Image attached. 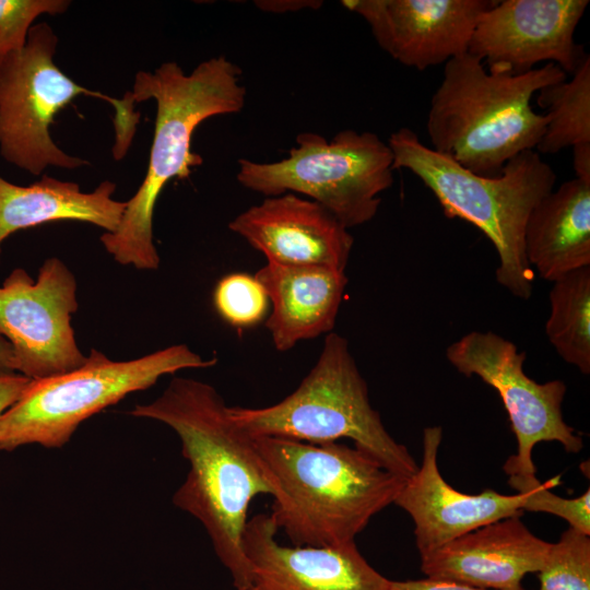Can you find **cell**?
I'll return each instance as SVG.
<instances>
[{
  "mask_svg": "<svg viewBox=\"0 0 590 590\" xmlns=\"http://www.w3.org/2000/svg\"><path fill=\"white\" fill-rule=\"evenodd\" d=\"M130 414L177 434L189 470L173 503L203 526L233 586L249 590L251 570L241 544L248 508L258 495H273L253 438L232 420L213 386L192 378H173L158 398Z\"/></svg>",
  "mask_w": 590,
  "mask_h": 590,
  "instance_id": "cell-1",
  "label": "cell"
},
{
  "mask_svg": "<svg viewBox=\"0 0 590 590\" xmlns=\"http://www.w3.org/2000/svg\"><path fill=\"white\" fill-rule=\"evenodd\" d=\"M240 76L241 70L224 56L199 63L189 74L173 61L135 74L129 94L133 103L154 99L156 118L144 179L126 202L116 231L101 236L115 261L140 270L158 268L153 238L156 201L169 180L185 179L191 167L202 164L191 151L197 127L211 117L243 110L247 93Z\"/></svg>",
  "mask_w": 590,
  "mask_h": 590,
  "instance_id": "cell-2",
  "label": "cell"
},
{
  "mask_svg": "<svg viewBox=\"0 0 590 590\" xmlns=\"http://www.w3.org/2000/svg\"><path fill=\"white\" fill-rule=\"evenodd\" d=\"M253 440L273 487L269 515L294 545L355 542L374 516L394 504L406 480L339 441Z\"/></svg>",
  "mask_w": 590,
  "mask_h": 590,
  "instance_id": "cell-3",
  "label": "cell"
},
{
  "mask_svg": "<svg viewBox=\"0 0 590 590\" xmlns=\"http://www.w3.org/2000/svg\"><path fill=\"white\" fill-rule=\"evenodd\" d=\"M566 78L550 62L515 74L486 70L469 52L450 59L430 99V148L474 174L498 176L510 160L536 149L545 132L547 117L533 110V95Z\"/></svg>",
  "mask_w": 590,
  "mask_h": 590,
  "instance_id": "cell-4",
  "label": "cell"
},
{
  "mask_svg": "<svg viewBox=\"0 0 590 590\" xmlns=\"http://www.w3.org/2000/svg\"><path fill=\"white\" fill-rule=\"evenodd\" d=\"M393 170L408 169L435 194L449 219L476 226L498 255L496 281L514 296L528 299L534 273L524 251L529 214L550 193L556 175L541 155L529 150L510 160L496 177H484L425 145L405 127L391 133Z\"/></svg>",
  "mask_w": 590,
  "mask_h": 590,
  "instance_id": "cell-5",
  "label": "cell"
},
{
  "mask_svg": "<svg viewBox=\"0 0 590 590\" xmlns=\"http://www.w3.org/2000/svg\"><path fill=\"white\" fill-rule=\"evenodd\" d=\"M232 420L249 436L280 437L311 444L349 438L384 468L404 479L418 464L386 429L371 406L367 384L349 341L326 335L321 352L299 386L283 400L264 408L228 406Z\"/></svg>",
  "mask_w": 590,
  "mask_h": 590,
  "instance_id": "cell-6",
  "label": "cell"
},
{
  "mask_svg": "<svg viewBox=\"0 0 590 590\" xmlns=\"http://www.w3.org/2000/svg\"><path fill=\"white\" fill-rule=\"evenodd\" d=\"M58 37L47 23L32 25L20 51L0 60V154L33 175L48 166L73 169L86 161L71 156L52 141L56 115L76 96L102 98L115 108L114 156H125L132 141L139 113L127 92L116 99L81 86L54 62Z\"/></svg>",
  "mask_w": 590,
  "mask_h": 590,
  "instance_id": "cell-7",
  "label": "cell"
},
{
  "mask_svg": "<svg viewBox=\"0 0 590 590\" xmlns=\"http://www.w3.org/2000/svg\"><path fill=\"white\" fill-rule=\"evenodd\" d=\"M185 344L131 361H113L92 349L79 368L31 380L20 399L0 417V450L25 445L60 448L80 424L126 396L145 390L164 375L214 366Z\"/></svg>",
  "mask_w": 590,
  "mask_h": 590,
  "instance_id": "cell-8",
  "label": "cell"
},
{
  "mask_svg": "<svg viewBox=\"0 0 590 590\" xmlns=\"http://www.w3.org/2000/svg\"><path fill=\"white\" fill-rule=\"evenodd\" d=\"M276 162L238 160L237 181L267 197L296 193L318 202L346 228L375 217L393 182V155L376 133L345 129L331 141L302 132Z\"/></svg>",
  "mask_w": 590,
  "mask_h": 590,
  "instance_id": "cell-9",
  "label": "cell"
},
{
  "mask_svg": "<svg viewBox=\"0 0 590 590\" xmlns=\"http://www.w3.org/2000/svg\"><path fill=\"white\" fill-rule=\"evenodd\" d=\"M526 357L511 341L492 331H471L446 349V358L458 373L477 376L504 403L517 440V452L504 464L508 475L535 474L532 451L541 441H557L568 453L583 446L563 417L565 382L531 379L523 370Z\"/></svg>",
  "mask_w": 590,
  "mask_h": 590,
  "instance_id": "cell-10",
  "label": "cell"
},
{
  "mask_svg": "<svg viewBox=\"0 0 590 590\" xmlns=\"http://www.w3.org/2000/svg\"><path fill=\"white\" fill-rule=\"evenodd\" d=\"M76 310V281L60 259H46L36 281L22 268L9 274L0 286V338L12 347L16 374L37 380L85 363L71 327Z\"/></svg>",
  "mask_w": 590,
  "mask_h": 590,
  "instance_id": "cell-11",
  "label": "cell"
},
{
  "mask_svg": "<svg viewBox=\"0 0 590 590\" xmlns=\"http://www.w3.org/2000/svg\"><path fill=\"white\" fill-rule=\"evenodd\" d=\"M588 0H503L480 17L468 52L489 71L524 73L550 61L574 73L588 55L575 31Z\"/></svg>",
  "mask_w": 590,
  "mask_h": 590,
  "instance_id": "cell-12",
  "label": "cell"
},
{
  "mask_svg": "<svg viewBox=\"0 0 590 590\" xmlns=\"http://www.w3.org/2000/svg\"><path fill=\"white\" fill-rule=\"evenodd\" d=\"M493 0H344L391 58L425 70L468 52L475 26Z\"/></svg>",
  "mask_w": 590,
  "mask_h": 590,
  "instance_id": "cell-13",
  "label": "cell"
},
{
  "mask_svg": "<svg viewBox=\"0 0 590 590\" xmlns=\"http://www.w3.org/2000/svg\"><path fill=\"white\" fill-rule=\"evenodd\" d=\"M270 515L247 520L243 550L251 570L249 590H389L390 580L355 542L332 546L282 545Z\"/></svg>",
  "mask_w": 590,
  "mask_h": 590,
  "instance_id": "cell-14",
  "label": "cell"
},
{
  "mask_svg": "<svg viewBox=\"0 0 590 590\" xmlns=\"http://www.w3.org/2000/svg\"><path fill=\"white\" fill-rule=\"evenodd\" d=\"M228 228L267 262L345 271L354 238L332 213L296 193L267 197L235 216Z\"/></svg>",
  "mask_w": 590,
  "mask_h": 590,
  "instance_id": "cell-15",
  "label": "cell"
},
{
  "mask_svg": "<svg viewBox=\"0 0 590 590\" xmlns=\"http://www.w3.org/2000/svg\"><path fill=\"white\" fill-rule=\"evenodd\" d=\"M441 439L440 426L424 428L422 463L394 500L414 522L420 555L494 521L520 516L526 500L524 493L505 495L486 488L465 494L450 486L438 468Z\"/></svg>",
  "mask_w": 590,
  "mask_h": 590,
  "instance_id": "cell-16",
  "label": "cell"
},
{
  "mask_svg": "<svg viewBox=\"0 0 590 590\" xmlns=\"http://www.w3.org/2000/svg\"><path fill=\"white\" fill-rule=\"evenodd\" d=\"M551 543L533 534L520 516L504 518L420 555L427 578L512 590L539 573Z\"/></svg>",
  "mask_w": 590,
  "mask_h": 590,
  "instance_id": "cell-17",
  "label": "cell"
},
{
  "mask_svg": "<svg viewBox=\"0 0 590 590\" xmlns=\"http://www.w3.org/2000/svg\"><path fill=\"white\" fill-rule=\"evenodd\" d=\"M255 275L268 294L266 328L278 351L333 330L349 282L345 271L267 262Z\"/></svg>",
  "mask_w": 590,
  "mask_h": 590,
  "instance_id": "cell-18",
  "label": "cell"
},
{
  "mask_svg": "<svg viewBox=\"0 0 590 590\" xmlns=\"http://www.w3.org/2000/svg\"><path fill=\"white\" fill-rule=\"evenodd\" d=\"M524 251L550 282L590 267V181L575 177L538 202L527 220Z\"/></svg>",
  "mask_w": 590,
  "mask_h": 590,
  "instance_id": "cell-19",
  "label": "cell"
},
{
  "mask_svg": "<svg viewBox=\"0 0 590 590\" xmlns=\"http://www.w3.org/2000/svg\"><path fill=\"white\" fill-rule=\"evenodd\" d=\"M115 190L109 180L92 192H82L78 184L47 175L30 186L0 176V251L9 235L49 222L81 221L115 232L126 209V202L113 199Z\"/></svg>",
  "mask_w": 590,
  "mask_h": 590,
  "instance_id": "cell-20",
  "label": "cell"
},
{
  "mask_svg": "<svg viewBox=\"0 0 590 590\" xmlns=\"http://www.w3.org/2000/svg\"><path fill=\"white\" fill-rule=\"evenodd\" d=\"M545 332L557 354L581 374H590V267L553 282Z\"/></svg>",
  "mask_w": 590,
  "mask_h": 590,
  "instance_id": "cell-21",
  "label": "cell"
},
{
  "mask_svg": "<svg viewBox=\"0 0 590 590\" xmlns=\"http://www.w3.org/2000/svg\"><path fill=\"white\" fill-rule=\"evenodd\" d=\"M570 80L548 85L536 102L547 109V125L536 152L555 154L566 148L590 144V57L587 56Z\"/></svg>",
  "mask_w": 590,
  "mask_h": 590,
  "instance_id": "cell-22",
  "label": "cell"
},
{
  "mask_svg": "<svg viewBox=\"0 0 590 590\" xmlns=\"http://www.w3.org/2000/svg\"><path fill=\"white\" fill-rule=\"evenodd\" d=\"M539 590H590V538L568 528L551 543L538 573Z\"/></svg>",
  "mask_w": 590,
  "mask_h": 590,
  "instance_id": "cell-23",
  "label": "cell"
},
{
  "mask_svg": "<svg viewBox=\"0 0 590 590\" xmlns=\"http://www.w3.org/2000/svg\"><path fill=\"white\" fill-rule=\"evenodd\" d=\"M213 304L219 316L239 330L266 320L270 309L263 285L255 274L245 272L224 275L215 285Z\"/></svg>",
  "mask_w": 590,
  "mask_h": 590,
  "instance_id": "cell-24",
  "label": "cell"
},
{
  "mask_svg": "<svg viewBox=\"0 0 590 590\" xmlns=\"http://www.w3.org/2000/svg\"><path fill=\"white\" fill-rule=\"evenodd\" d=\"M508 484L524 493L523 510L557 516L585 534L590 535V489L575 498H564L551 492L535 474L509 475Z\"/></svg>",
  "mask_w": 590,
  "mask_h": 590,
  "instance_id": "cell-25",
  "label": "cell"
},
{
  "mask_svg": "<svg viewBox=\"0 0 590 590\" xmlns=\"http://www.w3.org/2000/svg\"><path fill=\"white\" fill-rule=\"evenodd\" d=\"M68 0H0V60L20 51L33 22L42 14H61L70 5Z\"/></svg>",
  "mask_w": 590,
  "mask_h": 590,
  "instance_id": "cell-26",
  "label": "cell"
},
{
  "mask_svg": "<svg viewBox=\"0 0 590 590\" xmlns=\"http://www.w3.org/2000/svg\"><path fill=\"white\" fill-rule=\"evenodd\" d=\"M389 590H492L450 580L425 578L418 580H390ZM512 590H527L522 586Z\"/></svg>",
  "mask_w": 590,
  "mask_h": 590,
  "instance_id": "cell-27",
  "label": "cell"
},
{
  "mask_svg": "<svg viewBox=\"0 0 590 590\" xmlns=\"http://www.w3.org/2000/svg\"><path fill=\"white\" fill-rule=\"evenodd\" d=\"M31 380L20 374L0 376V417L20 399Z\"/></svg>",
  "mask_w": 590,
  "mask_h": 590,
  "instance_id": "cell-28",
  "label": "cell"
},
{
  "mask_svg": "<svg viewBox=\"0 0 590 590\" xmlns=\"http://www.w3.org/2000/svg\"><path fill=\"white\" fill-rule=\"evenodd\" d=\"M256 5L268 12L285 13L302 9H318L322 5L319 0H261L255 1Z\"/></svg>",
  "mask_w": 590,
  "mask_h": 590,
  "instance_id": "cell-29",
  "label": "cell"
},
{
  "mask_svg": "<svg viewBox=\"0 0 590 590\" xmlns=\"http://www.w3.org/2000/svg\"><path fill=\"white\" fill-rule=\"evenodd\" d=\"M573 150L576 178L590 181V144L580 145Z\"/></svg>",
  "mask_w": 590,
  "mask_h": 590,
  "instance_id": "cell-30",
  "label": "cell"
},
{
  "mask_svg": "<svg viewBox=\"0 0 590 590\" xmlns=\"http://www.w3.org/2000/svg\"><path fill=\"white\" fill-rule=\"evenodd\" d=\"M14 374L16 371L12 347L7 340L0 338V376Z\"/></svg>",
  "mask_w": 590,
  "mask_h": 590,
  "instance_id": "cell-31",
  "label": "cell"
}]
</instances>
